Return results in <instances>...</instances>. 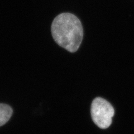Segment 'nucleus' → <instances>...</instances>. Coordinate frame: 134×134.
I'll return each mask as SVG.
<instances>
[{
    "label": "nucleus",
    "mask_w": 134,
    "mask_h": 134,
    "mask_svg": "<svg viewBox=\"0 0 134 134\" xmlns=\"http://www.w3.org/2000/svg\"><path fill=\"white\" fill-rule=\"evenodd\" d=\"M51 31L56 43L68 52L74 53L79 49L83 37L81 21L70 13H62L54 19Z\"/></svg>",
    "instance_id": "f257e3e1"
},
{
    "label": "nucleus",
    "mask_w": 134,
    "mask_h": 134,
    "mask_svg": "<svg viewBox=\"0 0 134 134\" xmlns=\"http://www.w3.org/2000/svg\"><path fill=\"white\" fill-rule=\"evenodd\" d=\"M91 115L93 122L99 128L106 129L112 124L115 110L107 100L97 97L93 99L91 104Z\"/></svg>",
    "instance_id": "f03ea898"
},
{
    "label": "nucleus",
    "mask_w": 134,
    "mask_h": 134,
    "mask_svg": "<svg viewBox=\"0 0 134 134\" xmlns=\"http://www.w3.org/2000/svg\"><path fill=\"white\" fill-rule=\"evenodd\" d=\"M13 113L12 108L7 104L0 103V126L5 125L10 120Z\"/></svg>",
    "instance_id": "7ed1b4c3"
}]
</instances>
